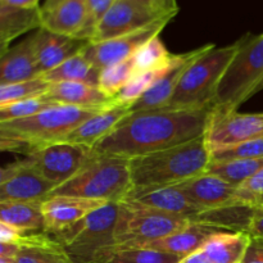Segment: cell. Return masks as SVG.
<instances>
[{
	"mask_svg": "<svg viewBox=\"0 0 263 263\" xmlns=\"http://www.w3.org/2000/svg\"><path fill=\"white\" fill-rule=\"evenodd\" d=\"M32 35L36 61L41 74L82 53L90 43L84 39L58 35L43 27Z\"/></svg>",
	"mask_w": 263,
	"mask_h": 263,
	"instance_id": "e0dca14e",
	"label": "cell"
},
{
	"mask_svg": "<svg viewBox=\"0 0 263 263\" xmlns=\"http://www.w3.org/2000/svg\"><path fill=\"white\" fill-rule=\"evenodd\" d=\"M251 243L247 231L222 230L213 234L200 251L213 263H241Z\"/></svg>",
	"mask_w": 263,
	"mask_h": 263,
	"instance_id": "484cf974",
	"label": "cell"
},
{
	"mask_svg": "<svg viewBox=\"0 0 263 263\" xmlns=\"http://www.w3.org/2000/svg\"><path fill=\"white\" fill-rule=\"evenodd\" d=\"M177 186L203 213L240 205L235 198L236 187L208 172L177 184Z\"/></svg>",
	"mask_w": 263,
	"mask_h": 263,
	"instance_id": "9a60e30c",
	"label": "cell"
},
{
	"mask_svg": "<svg viewBox=\"0 0 263 263\" xmlns=\"http://www.w3.org/2000/svg\"><path fill=\"white\" fill-rule=\"evenodd\" d=\"M102 108L53 105L31 117L0 122V149L23 156L48 144L58 143Z\"/></svg>",
	"mask_w": 263,
	"mask_h": 263,
	"instance_id": "3957f363",
	"label": "cell"
},
{
	"mask_svg": "<svg viewBox=\"0 0 263 263\" xmlns=\"http://www.w3.org/2000/svg\"><path fill=\"white\" fill-rule=\"evenodd\" d=\"M18 263H79L45 231L25 234L18 240Z\"/></svg>",
	"mask_w": 263,
	"mask_h": 263,
	"instance_id": "603a6c76",
	"label": "cell"
},
{
	"mask_svg": "<svg viewBox=\"0 0 263 263\" xmlns=\"http://www.w3.org/2000/svg\"><path fill=\"white\" fill-rule=\"evenodd\" d=\"M41 7L21 8L0 3V54L10 48V43L31 30L43 27Z\"/></svg>",
	"mask_w": 263,
	"mask_h": 263,
	"instance_id": "cb8c5ba5",
	"label": "cell"
},
{
	"mask_svg": "<svg viewBox=\"0 0 263 263\" xmlns=\"http://www.w3.org/2000/svg\"><path fill=\"white\" fill-rule=\"evenodd\" d=\"M131 189L133 182L128 158L94 151L77 174L54 189L50 197L73 195L120 203L126 199Z\"/></svg>",
	"mask_w": 263,
	"mask_h": 263,
	"instance_id": "5b68a950",
	"label": "cell"
},
{
	"mask_svg": "<svg viewBox=\"0 0 263 263\" xmlns=\"http://www.w3.org/2000/svg\"><path fill=\"white\" fill-rule=\"evenodd\" d=\"M175 17L176 15H167L141 30L121 36V37L110 39L102 43H89L82 53L98 71H102L105 67L133 58L144 44L159 36L163 28Z\"/></svg>",
	"mask_w": 263,
	"mask_h": 263,
	"instance_id": "30bf717a",
	"label": "cell"
},
{
	"mask_svg": "<svg viewBox=\"0 0 263 263\" xmlns=\"http://www.w3.org/2000/svg\"><path fill=\"white\" fill-rule=\"evenodd\" d=\"M248 233L252 236H261V238H263V208L254 210L251 223H249Z\"/></svg>",
	"mask_w": 263,
	"mask_h": 263,
	"instance_id": "60d3db41",
	"label": "cell"
},
{
	"mask_svg": "<svg viewBox=\"0 0 263 263\" xmlns=\"http://www.w3.org/2000/svg\"><path fill=\"white\" fill-rule=\"evenodd\" d=\"M53 105L58 104H54V103L49 102L43 95L28 98V99L10 103V104L7 105H2L0 107V122H7V121L31 117V116L43 112V110L48 109V108L53 107Z\"/></svg>",
	"mask_w": 263,
	"mask_h": 263,
	"instance_id": "d590c367",
	"label": "cell"
},
{
	"mask_svg": "<svg viewBox=\"0 0 263 263\" xmlns=\"http://www.w3.org/2000/svg\"><path fill=\"white\" fill-rule=\"evenodd\" d=\"M263 136V113L213 110L205 133L211 152Z\"/></svg>",
	"mask_w": 263,
	"mask_h": 263,
	"instance_id": "4fadbf2b",
	"label": "cell"
},
{
	"mask_svg": "<svg viewBox=\"0 0 263 263\" xmlns=\"http://www.w3.org/2000/svg\"><path fill=\"white\" fill-rule=\"evenodd\" d=\"M99 73L94 66L85 57L84 53L72 57L71 59L62 63L61 66L50 69L46 73L41 74L45 81L54 84V82H86V84L98 85L99 82Z\"/></svg>",
	"mask_w": 263,
	"mask_h": 263,
	"instance_id": "83f0119b",
	"label": "cell"
},
{
	"mask_svg": "<svg viewBox=\"0 0 263 263\" xmlns=\"http://www.w3.org/2000/svg\"><path fill=\"white\" fill-rule=\"evenodd\" d=\"M133 0H116L107 14L98 25L90 43H102L141 30L167 15Z\"/></svg>",
	"mask_w": 263,
	"mask_h": 263,
	"instance_id": "8fae6325",
	"label": "cell"
},
{
	"mask_svg": "<svg viewBox=\"0 0 263 263\" xmlns=\"http://www.w3.org/2000/svg\"><path fill=\"white\" fill-rule=\"evenodd\" d=\"M130 174L133 189L145 190L177 185L207 171L211 151L205 134L195 140L164 151L133 157Z\"/></svg>",
	"mask_w": 263,
	"mask_h": 263,
	"instance_id": "7a4b0ae2",
	"label": "cell"
},
{
	"mask_svg": "<svg viewBox=\"0 0 263 263\" xmlns=\"http://www.w3.org/2000/svg\"><path fill=\"white\" fill-rule=\"evenodd\" d=\"M85 25L86 0H66L49 12L44 13L43 28L58 35L80 39Z\"/></svg>",
	"mask_w": 263,
	"mask_h": 263,
	"instance_id": "d4e9b609",
	"label": "cell"
},
{
	"mask_svg": "<svg viewBox=\"0 0 263 263\" xmlns=\"http://www.w3.org/2000/svg\"><path fill=\"white\" fill-rule=\"evenodd\" d=\"M134 74H135L134 59L128 58L126 61L120 62V63L103 68L99 73L98 85L105 94L116 99L118 92L133 79Z\"/></svg>",
	"mask_w": 263,
	"mask_h": 263,
	"instance_id": "1f68e13d",
	"label": "cell"
},
{
	"mask_svg": "<svg viewBox=\"0 0 263 263\" xmlns=\"http://www.w3.org/2000/svg\"><path fill=\"white\" fill-rule=\"evenodd\" d=\"M234 159H263V136L211 152V162Z\"/></svg>",
	"mask_w": 263,
	"mask_h": 263,
	"instance_id": "e575fe53",
	"label": "cell"
},
{
	"mask_svg": "<svg viewBox=\"0 0 263 263\" xmlns=\"http://www.w3.org/2000/svg\"><path fill=\"white\" fill-rule=\"evenodd\" d=\"M263 166V159H234V161L211 162L208 174L220 177L233 186H240Z\"/></svg>",
	"mask_w": 263,
	"mask_h": 263,
	"instance_id": "f546056e",
	"label": "cell"
},
{
	"mask_svg": "<svg viewBox=\"0 0 263 263\" xmlns=\"http://www.w3.org/2000/svg\"><path fill=\"white\" fill-rule=\"evenodd\" d=\"M33 48V35L8 49L0 59V85L15 84L40 77Z\"/></svg>",
	"mask_w": 263,
	"mask_h": 263,
	"instance_id": "44dd1931",
	"label": "cell"
},
{
	"mask_svg": "<svg viewBox=\"0 0 263 263\" xmlns=\"http://www.w3.org/2000/svg\"><path fill=\"white\" fill-rule=\"evenodd\" d=\"M125 200H136L154 210L162 211L168 215L187 218L198 222V218L203 213L189 198L184 194L177 185L154 187L145 190H131Z\"/></svg>",
	"mask_w": 263,
	"mask_h": 263,
	"instance_id": "d6986e66",
	"label": "cell"
},
{
	"mask_svg": "<svg viewBox=\"0 0 263 263\" xmlns=\"http://www.w3.org/2000/svg\"><path fill=\"white\" fill-rule=\"evenodd\" d=\"M174 58V57H172ZM172 61V59H171ZM171 63V62H170ZM168 63V64H170ZM167 64L166 67L159 69H154V71H148V72H140V73H135L133 76V79L125 85L122 90L118 92V95L116 97V102L121 103V104L126 105H133L134 103L138 102L152 86L157 82V80L162 76L164 71L168 67Z\"/></svg>",
	"mask_w": 263,
	"mask_h": 263,
	"instance_id": "d6a6232c",
	"label": "cell"
},
{
	"mask_svg": "<svg viewBox=\"0 0 263 263\" xmlns=\"http://www.w3.org/2000/svg\"><path fill=\"white\" fill-rule=\"evenodd\" d=\"M58 105L102 108L115 104L116 99L105 94L99 86L86 82H54L43 95Z\"/></svg>",
	"mask_w": 263,
	"mask_h": 263,
	"instance_id": "7402d4cb",
	"label": "cell"
},
{
	"mask_svg": "<svg viewBox=\"0 0 263 263\" xmlns=\"http://www.w3.org/2000/svg\"><path fill=\"white\" fill-rule=\"evenodd\" d=\"M263 77V33H247L246 41L226 69L218 86L215 109L233 112L256 94Z\"/></svg>",
	"mask_w": 263,
	"mask_h": 263,
	"instance_id": "8992f818",
	"label": "cell"
},
{
	"mask_svg": "<svg viewBox=\"0 0 263 263\" xmlns=\"http://www.w3.org/2000/svg\"><path fill=\"white\" fill-rule=\"evenodd\" d=\"M63 2H66V0H45V2H44V4L41 5V9H43L44 13H46Z\"/></svg>",
	"mask_w": 263,
	"mask_h": 263,
	"instance_id": "f6af8a7d",
	"label": "cell"
},
{
	"mask_svg": "<svg viewBox=\"0 0 263 263\" xmlns=\"http://www.w3.org/2000/svg\"><path fill=\"white\" fill-rule=\"evenodd\" d=\"M128 115H130V105L116 102L115 104L99 110L86 121L80 123L58 143L77 144V145L94 148L100 140L107 138Z\"/></svg>",
	"mask_w": 263,
	"mask_h": 263,
	"instance_id": "ac0fdd59",
	"label": "cell"
},
{
	"mask_svg": "<svg viewBox=\"0 0 263 263\" xmlns=\"http://www.w3.org/2000/svg\"><path fill=\"white\" fill-rule=\"evenodd\" d=\"M215 105L203 109H157L130 113L94 146L95 152L125 158L174 148L204 135Z\"/></svg>",
	"mask_w": 263,
	"mask_h": 263,
	"instance_id": "6da1fadb",
	"label": "cell"
},
{
	"mask_svg": "<svg viewBox=\"0 0 263 263\" xmlns=\"http://www.w3.org/2000/svg\"><path fill=\"white\" fill-rule=\"evenodd\" d=\"M49 87H50V82L45 81L41 76L28 80V81L0 85V107L28 99V98L40 97L48 91Z\"/></svg>",
	"mask_w": 263,
	"mask_h": 263,
	"instance_id": "836d02e7",
	"label": "cell"
},
{
	"mask_svg": "<svg viewBox=\"0 0 263 263\" xmlns=\"http://www.w3.org/2000/svg\"><path fill=\"white\" fill-rule=\"evenodd\" d=\"M218 231L222 230L217 228H213L211 225H207V223L192 222L189 226L171 234V235L157 239V240L148 241V243L141 244V246L138 247H131V248L151 249V251L162 252V253L176 256L179 258H184V257L195 253L197 251L202 249L205 241L213 234L218 233Z\"/></svg>",
	"mask_w": 263,
	"mask_h": 263,
	"instance_id": "ffe728a7",
	"label": "cell"
},
{
	"mask_svg": "<svg viewBox=\"0 0 263 263\" xmlns=\"http://www.w3.org/2000/svg\"><path fill=\"white\" fill-rule=\"evenodd\" d=\"M195 221L168 215L136 200L118 203L115 246L138 247L176 233Z\"/></svg>",
	"mask_w": 263,
	"mask_h": 263,
	"instance_id": "52a82bcc",
	"label": "cell"
},
{
	"mask_svg": "<svg viewBox=\"0 0 263 263\" xmlns=\"http://www.w3.org/2000/svg\"><path fill=\"white\" fill-rule=\"evenodd\" d=\"M213 44H205L200 48L194 50L186 51L181 54H174L171 63L168 64L166 71L162 73V76L157 80L156 84L130 107V113L140 112V110L157 109V108L166 107L168 100L171 99L175 89L177 87L180 79L186 71L187 67L203 53L211 49Z\"/></svg>",
	"mask_w": 263,
	"mask_h": 263,
	"instance_id": "5bb4252c",
	"label": "cell"
},
{
	"mask_svg": "<svg viewBox=\"0 0 263 263\" xmlns=\"http://www.w3.org/2000/svg\"><path fill=\"white\" fill-rule=\"evenodd\" d=\"M236 202L243 207L263 208V166L246 182L236 187Z\"/></svg>",
	"mask_w": 263,
	"mask_h": 263,
	"instance_id": "8d00e7d4",
	"label": "cell"
},
{
	"mask_svg": "<svg viewBox=\"0 0 263 263\" xmlns=\"http://www.w3.org/2000/svg\"><path fill=\"white\" fill-rule=\"evenodd\" d=\"M118 203H107L74 225L54 234L57 241L79 263H92L102 249L115 246Z\"/></svg>",
	"mask_w": 263,
	"mask_h": 263,
	"instance_id": "ba28073f",
	"label": "cell"
},
{
	"mask_svg": "<svg viewBox=\"0 0 263 263\" xmlns=\"http://www.w3.org/2000/svg\"><path fill=\"white\" fill-rule=\"evenodd\" d=\"M174 54L168 51L159 36L144 44L133 57L135 73L154 71L166 67L171 62Z\"/></svg>",
	"mask_w": 263,
	"mask_h": 263,
	"instance_id": "4dcf8cb0",
	"label": "cell"
},
{
	"mask_svg": "<svg viewBox=\"0 0 263 263\" xmlns=\"http://www.w3.org/2000/svg\"><path fill=\"white\" fill-rule=\"evenodd\" d=\"M241 263H263V238L252 236Z\"/></svg>",
	"mask_w": 263,
	"mask_h": 263,
	"instance_id": "f35d334b",
	"label": "cell"
},
{
	"mask_svg": "<svg viewBox=\"0 0 263 263\" xmlns=\"http://www.w3.org/2000/svg\"><path fill=\"white\" fill-rule=\"evenodd\" d=\"M246 36L230 45L208 49L186 68L175 89L166 109H203L215 105L218 86Z\"/></svg>",
	"mask_w": 263,
	"mask_h": 263,
	"instance_id": "277c9868",
	"label": "cell"
},
{
	"mask_svg": "<svg viewBox=\"0 0 263 263\" xmlns=\"http://www.w3.org/2000/svg\"><path fill=\"white\" fill-rule=\"evenodd\" d=\"M263 89V77H262V80H261V82H259V85L258 86H257V89H256V94L258 91H261V90Z\"/></svg>",
	"mask_w": 263,
	"mask_h": 263,
	"instance_id": "c3c4849f",
	"label": "cell"
},
{
	"mask_svg": "<svg viewBox=\"0 0 263 263\" xmlns=\"http://www.w3.org/2000/svg\"><path fill=\"white\" fill-rule=\"evenodd\" d=\"M55 187L25 158L7 164L0 172V202H45Z\"/></svg>",
	"mask_w": 263,
	"mask_h": 263,
	"instance_id": "7c38bea8",
	"label": "cell"
},
{
	"mask_svg": "<svg viewBox=\"0 0 263 263\" xmlns=\"http://www.w3.org/2000/svg\"><path fill=\"white\" fill-rule=\"evenodd\" d=\"M0 222L8 223L23 234L45 231L43 202H0Z\"/></svg>",
	"mask_w": 263,
	"mask_h": 263,
	"instance_id": "4316f807",
	"label": "cell"
},
{
	"mask_svg": "<svg viewBox=\"0 0 263 263\" xmlns=\"http://www.w3.org/2000/svg\"><path fill=\"white\" fill-rule=\"evenodd\" d=\"M157 8L161 13L171 14V13H179V5L177 0H156Z\"/></svg>",
	"mask_w": 263,
	"mask_h": 263,
	"instance_id": "b9f144b4",
	"label": "cell"
},
{
	"mask_svg": "<svg viewBox=\"0 0 263 263\" xmlns=\"http://www.w3.org/2000/svg\"><path fill=\"white\" fill-rule=\"evenodd\" d=\"M107 203L112 202L87 199L73 195H53L43 202L45 233L54 235L77 223Z\"/></svg>",
	"mask_w": 263,
	"mask_h": 263,
	"instance_id": "2e32d148",
	"label": "cell"
},
{
	"mask_svg": "<svg viewBox=\"0 0 263 263\" xmlns=\"http://www.w3.org/2000/svg\"><path fill=\"white\" fill-rule=\"evenodd\" d=\"M0 263H18L17 256H0Z\"/></svg>",
	"mask_w": 263,
	"mask_h": 263,
	"instance_id": "7dc6e473",
	"label": "cell"
},
{
	"mask_svg": "<svg viewBox=\"0 0 263 263\" xmlns=\"http://www.w3.org/2000/svg\"><path fill=\"white\" fill-rule=\"evenodd\" d=\"M133 2H136V3H139V4L145 5V7L152 8V9H154V10H157V12H159L158 8H157V2H156V0H133ZM159 13H161V12H159ZM163 14H164V13H163Z\"/></svg>",
	"mask_w": 263,
	"mask_h": 263,
	"instance_id": "bcb514c9",
	"label": "cell"
},
{
	"mask_svg": "<svg viewBox=\"0 0 263 263\" xmlns=\"http://www.w3.org/2000/svg\"><path fill=\"white\" fill-rule=\"evenodd\" d=\"M177 263H213V262L211 261V259L208 258V257L199 249V251H197L195 253L189 254V256L181 258Z\"/></svg>",
	"mask_w": 263,
	"mask_h": 263,
	"instance_id": "7bdbcfd3",
	"label": "cell"
},
{
	"mask_svg": "<svg viewBox=\"0 0 263 263\" xmlns=\"http://www.w3.org/2000/svg\"><path fill=\"white\" fill-rule=\"evenodd\" d=\"M94 149L69 143H53L36 149L26 161L57 187L68 181L91 157ZM55 187V189H57Z\"/></svg>",
	"mask_w": 263,
	"mask_h": 263,
	"instance_id": "9c48e42d",
	"label": "cell"
},
{
	"mask_svg": "<svg viewBox=\"0 0 263 263\" xmlns=\"http://www.w3.org/2000/svg\"><path fill=\"white\" fill-rule=\"evenodd\" d=\"M115 3L116 0H86V25L80 39L91 40L98 25Z\"/></svg>",
	"mask_w": 263,
	"mask_h": 263,
	"instance_id": "74e56055",
	"label": "cell"
},
{
	"mask_svg": "<svg viewBox=\"0 0 263 263\" xmlns=\"http://www.w3.org/2000/svg\"><path fill=\"white\" fill-rule=\"evenodd\" d=\"M181 258L144 248L112 246L102 249L92 263H177Z\"/></svg>",
	"mask_w": 263,
	"mask_h": 263,
	"instance_id": "f1b7e54d",
	"label": "cell"
},
{
	"mask_svg": "<svg viewBox=\"0 0 263 263\" xmlns=\"http://www.w3.org/2000/svg\"><path fill=\"white\" fill-rule=\"evenodd\" d=\"M25 234L18 229L8 225V223L0 222V243H18Z\"/></svg>",
	"mask_w": 263,
	"mask_h": 263,
	"instance_id": "ab89813d",
	"label": "cell"
},
{
	"mask_svg": "<svg viewBox=\"0 0 263 263\" xmlns=\"http://www.w3.org/2000/svg\"><path fill=\"white\" fill-rule=\"evenodd\" d=\"M0 3H4V4L13 5V7H21V8L41 7L40 0H0Z\"/></svg>",
	"mask_w": 263,
	"mask_h": 263,
	"instance_id": "ee69618b",
	"label": "cell"
}]
</instances>
